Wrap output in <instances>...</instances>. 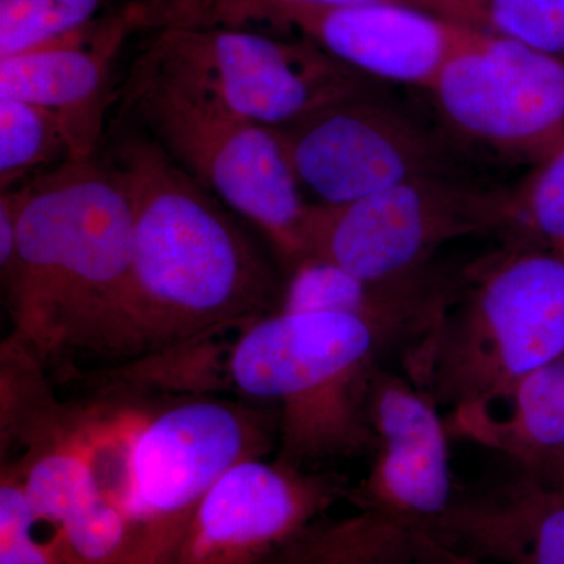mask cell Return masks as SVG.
<instances>
[{
	"label": "cell",
	"instance_id": "d6986e66",
	"mask_svg": "<svg viewBox=\"0 0 564 564\" xmlns=\"http://www.w3.org/2000/svg\"><path fill=\"white\" fill-rule=\"evenodd\" d=\"M113 0H0V58L35 50L101 18Z\"/></svg>",
	"mask_w": 564,
	"mask_h": 564
},
{
	"label": "cell",
	"instance_id": "52a82bcc",
	"mask_svg": "<svg viewBox=\"0 0 564 564\" xmlns=\"http://www.w3.org/2000/svg\"><path fill=\"white\" fill-rule=\"evenodd\" d=\"M135 65L274 129L367 90L372 82L311 41L278 40L250 29H158Z\"/></svg>",
	"mask_w": 564,
	"mask_h": 564
},
{
	"label": "cell",
	"instance_id": "8fae6325",
	"mask_svg": "<svg viewBox=\"0 0 564 564\" xmlns=\"http://www.w3.org/2000/svg\"><path fill=\"white\" fill-rule=\"evenodd\" d=\"M188 25L296 31L334 61L372 80L429 90L474 28L413 7H322L289 0H231L195 11Z\"/></svg>",
	"mask_w": 564,
	"mask_h": 564
},
{
	"label": "cell",
	"instance_id": "44dd1931",
	"mask_svg": "<svg viewBox=\"0 0 564 564\" xmlns=\"http://www.w3.org/2000/svg\"><path fill=\"white\" fill-rule=\"evenodd\" d=\"M41 524L17 473L2 464L0 478V564H66L54 538L41 541Z\"/></svg>",
	"mask_w": 564,
	"mask_h": 564
},
{
	"label": "cell",
	"instance_id": "30bf717a",
	"mask_svg": "<svg viewBox=\"0 0 564 564\" xmlns=\"http://www.w3.org/2000/svg\"><path fill=\"white\" fill-rule=\"evenodd\" d=\"M302 188L340 206L433 174L462 173L456 147L375 95L348 96L280 129Z\"/></svg>",
	"mask_w": 564,
	"mask_h": 564
},
{
	"label": "cell",
	"instance_id": "603a6c76",
	"mask_svg": "<svg viewBox=\"0 0 564 564\" xmlns=\"http://www.w3.org/2000/svg\"><path fill=\"white\" fill-rule=\"evenodd\" d=\"M415 564H486L459 554L426 532L415 536Z\"/></svg>",
	"mask_w": 564,
	"mask_h": 564
},
{
	"label": "cell",
	"instance_id": "6da1fadb",
	"mask_svg": "<svg viewBox=\"0 0 564 564\" xmlns=\"http://www.w3.org/2000/svg\"><path fill=\"white\" fill-rule=\"evenodd\" d=\"M62 402L128 527L126 564H173L212 486L236 464L278 448L276 413L242 399L147 391L99 372Z\"/></svg>",
	"mask_w": 564,
	"mask_h": 564
},
{
	"label": "cell",
	"instance_id": "cb8c5ba5",
	"mask_svg": "<svg viewBox=\"0 0 564 564\" xmlns=\"http://www.w3.org/2000/svg\"><path fill=\"white\" fill-rule=\"evenodd\" d=\"M521 473V470H518ZM543 481L545 485L558 486L564 488V451L560 452L551 459L538 466L532 473H522Z\"/></svg>",
	"mask_w": 564,
	"mask_h": 564
},
{
	"label": "cell",
	"instance_id": "7a4b0ae2",
	"mask_svg": "<svg viewBox=\"0 0 564 564\" xmlns=\"http://www.w3.org/2000/svg\"><path fill=\"white\" fill-rule=\"evenodd\" d=\"M113 159L133 210L124 355L242 329L276 313L284 284L212 193L150 137H126Z\"/></svg>",
	"mask_w": 564,
	"mask_h": 564
},
{
	"label": "cell",
	"instance_id": "7402d4cb",
	"mask_svg": "<svg viewBox=\"0 0 564 564\" xmlns=\"http://www.w3.org/2000/svg\"><path fill=\"white\" fill-rule=\"evenodd\" d=\"M18 214H20V192H2L0 195V272L2 281L9 278L17 261Z\"/></svg>",
	"mask_w": 564,
	"mask_h": 564
},
{
	"label": "cell",
	"instance_id": "9a60e30c",
	"mask_svg": "<svg viewBox=\"0 0 564 564\" xmlns=\"http://www.w3.org/2000/svg\"><path fill=\"white\" fill-rule=\"evenodd\" d=\"M429 534L486 564H564V488L513 469L499 484L456 491Z\"/></svg>",
	"mask_w": 564,
	"mask_h": 564
},
{
	"label": "cell",
	"instance_id": "5b68a950",
	"mask_svg": "<svg viewBox=\"0 0 564 564\" xmlns=\"http://www.w3.org/2000/svg\"><path fill=\"white\" fill-rule=\"evenodd\" d=\"M564 355V243L503 245L466 267L455 303L402 356L440 410L485 402Z\"/></svg>",
	"mask_w": 564,
	"mask_h": 564
},
{
	"label": "cell",
	"instance_id": "7c38bea8",
	"mask_svg": "<svg viewBox=\"0 0 564 564\" xmlns=\"http://www.w3.org/2000/svg\"><path fill=\"white\" fill-rule=\"evenodd\" d=\"M348 491L333 470L245 459L203 497L173 564H270Z\"/></svg>",
	"mask_w": 564,
	"mask_h": 564
},
{
	"label": "cell",
	"instance_id": "4fadbf2b",
	"mask_svg": "<svg viewBox=\"0 0 564 564\" xmlns=\"http://www.w3.org/2000/svg\"><path fill=\"white\" fill-rule=\"evenodd\" d=\"M159 0L129 2L80 31L0 58V98L51 111L68 140L70 161L95 158L113 101L115 58L129 36L155 29Z\"/></svg>",
	"mask_w": 564,
	"mask_h": 564
},
{
	"label": "cell",
	"instance_id": "ac0fdd59",
	"mask_svg": "<svg viewBox=\"0 0 564 564\" xmlns=\"http://www.w3.org/2000/svg\"><path fill=\"white\" fill-rule=\"evenodd\" d=\"M477 31L519 41L564 63V0H455Z\"/></svg>",
	"mask_w": 564,
	"mask_h": 564
},
{
	"label": "cell",
	"instance_id": "8992f818",
	"mask_svg": "<svg viewBox=\"0 0 564 564\" xmlns=\"http://www.w3.org/2000/svg\"><path fill=\"white\" fill-rule=\"evenodd\" d=\"M124 111L218 202L251 221L289 269L304 259L313 203L280 129L245 120L158 74L133 66Z\"/></svg>",
	"mask_w": 564,
	"mask_h": 564
},
{
	"label": "cell",
	"instance_id": "ba28073f",
	"mask_svg": "<svg viewBox=\"0 0 564 564\" xmlns=\"http://www.w3.org/2000/svg\"><path fill=\"white\" fill-rule=\"evenodd\" d=\"M510 203L511 191L463 173L417 177L340 206L313 203L303 261L329 262L364 281L410 276L434 265L445 245L503 234Z\"/></svg>",
	"mask_w": 564,
	"mask_h": 564
},
{
	"label": "cell",
	"instance_id": "9c48e42d",
	"mask_svg": "<svg viewBox=\"0 0 564 564\" xmlns=\"http://www.w3.org/2000/svg\"><path fill=\"white\" fill-rule=\"evenodd\" d=\"M456 148L540 166L564 144V63L473 29L426 90Z\"/></svg>",
	"mask_w": 564,
	"mask_h": 564
},
{
	"label": "cell",
	"instance_id": "ffe728a7",
	"mask_svg": "<svg viewBox=\"0 0 564 564\" xmlns=\"http://www.w3.org/2000/svg\"><path fill=\"white\" fill-rule=\"evenodd\" d=\"M503 245L564 243V144L511 191Z\"/></svg>",
	"mask_w": 564,
	"mask_h": 564
},
{
	"label": "cell",
	"instance_id": "5bb4252c",
	"mask_svg": "<svg viewBox=\"0 0 564 564\" xmlns=\"http://www.w3.org/2000/svg\"><path fill=\"white\" fill-rule=\"evenodd\" d=\"M464 280L466 267L436 262L410 276L364 281L333 263L307 259L291 270L276 313L356 315L381 329L402 359L443 321Z\"/></svg>",
	"mask_w": 564,
	"mask_h": 564
},
{
	"label": "cell",
	"instance_id": "e0dca14e",
	"mask_svg": "<svg viewBox=\"0 0 564 564\" xmlns=\"http://www.w3.org/2000/svg\"><path fill=\"white\" fill-rule=\"evenodd\" d=\"M70 161L61 121L51 111L18 99L0 98V187L50 172Z\"/></svg>",
	"mask_w": 564,
	"mask_h": 564
},
{
	"label": "cell",
	"instance_id": "3957f363",
	"mask_svg": "<svg viewBox=\"0 0 564 564\" xmlns=\"http://www.w3.org/2000/svg\"><path fill=\"white\" fill-rule=\"evenodd\" d=\"M20 192L17 261L7 280L11 339L44 369L76 351L124 355L133 210L110 165L68 161Z\"/></svg>",
	"mask_w": 564,
	"mask_h": 564
},
{
	"label": "cell",
	"instance_id": "2e32d148",
	"mask_svg": "<svg viewBox=\"0 0 564 564\" xmlns=\"http://www.w3.org/2000/svg\"><path fill=\"white\" fill-rule=\"evenodd\" d=\"M444 415L452 441L480 445L532 473L564 451V355L491 399Z\"/></svg>",
	"mask_w": 564,
	"mask_h": 564
},
{
	"label": "cell",
	"instance_id": "277c9868",
	"mask_svg": "<svg viewBox=\"0 0 564 564\" xmlns=\"http://www.w3.org/2000/svg\"><path fill=\"white\" fill-rule=\"evenodd\" d=\"M391 355L389 337L356 315L273 313L232 339L229 383L239 399L276 413V459L325 470V464L372 455L370 384Z\"/></svg>",
	"mask_w": 564,
	"mask_h": 564
}]
</instances>
